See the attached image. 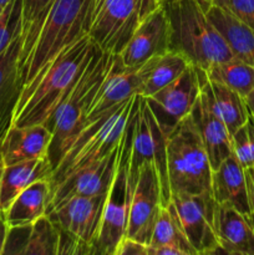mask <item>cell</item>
Returning <instances> with one entry per match:
<instances>
[{"mask_svg": "<svg viewBox=\"0 0 254 255\" xmlns=\"http://www.w3.org/2000/svg\"><path fill=\"white\" fill-rule=\"evenodd\" d=\"M97 46L84 35L67 46L30 86L24 89L14 112V126L45 124L71 91L96 52Z\"/></svg>", "mask_w": 254, "mask_h": 255, "instance_id": "1", "label": "cell"}, {"mask_svg": "<svg viewBox=\"0 0 254 255\" xmlns=\"http://www.w3.org/2000/svg\"><path fill=\"white\" fill-rule=\"evenodd\" d=\"M162 6L169 21L171 50L183 55L192 66L207 70L236 57L197 0H172Z\"/></svg>", "mask_w": 254, "mask_h": 255, "instance_id": "2", "label": "cell"}, {"mask_svg": "<svg viewBox=\"0 0 254 255\" xmlns=\"http://www.w3.org/2000/svg\"><path fill=\"white\" fill-rule=\"evenodd\" d=\"M91 1L55 0L31 50L20 64L22 90L44 74L67 46L87 34Z\"/></svg>", "mask_w": 254, "mask_h": 255, "instance_id": "3", "label": "cell"}, {"mask_svg": "<svg viewBox=\"0 0 254 255\" xmlns=\"http://www.w3.org/2000/svg\"><path fill=\"white\" fill-rule=\"evenodd\" d=\"M116 56L102 52L97 47L94 57L75 86L44 124L52 133L47 154L52 169H55L69 144L86 124L87 115L100 85L111 69Z\"/></svg>", "mask_w": 254, "mask_h": 255, "instance_id": "4", "label": "cell"}, {"mask_svg": "<svg viewBox=\"0 0 254 255\" xmlns=\"http://www.w3.org/2000/svg\"><path fill=\"white\" fill-rule=\"evenodd\" d=\"M136 96L82 127L52 171L51 191L72 173L102 161L117 148L126 131Z\"/></svg>", "mask_w": 254, "mask_h": 255, "instance_id": "5", "label": "cell"}, {"mask_svg": "<svg viewBox=\"0 0 254 255\" xmlns=\"http://www.w3.org/2000/svg\"><path fill=\"white\" fill-rule=\"evenodd\" d=\"M212 173L204 144L187 116L167 139V174L172 194L212 193Z\"/></svg>", "mask_w": 254, "mask_h": 255, "instance_id": "6", "label": "cell"}, {"mask_svg": "<svg viewBox=\"0 0 254 255\" xmlns=\"http://www.w3.org/2000/svg\"><path fill=\"white\" fill-rule=\"evenodd\" d=\"M138 100L139 95H137L122 139L116 172L107 193L99 236L94 246V255H115L120 243L126 237L129 202L133 193L128 181V147L136 120Z\"/></svg>", "mask_w": 254, "mask_h": 255, "instance_id": "7", "label": "cell"}, {"mask_svg": "<svg viewBox=\"0 0 254 255\" xmlns=\"http://www.w3.org/2000/svg\"><path fill=\"white\" fill-rule=\"evenodd\" d=\"M167 139L168 136L157 124L146 99L139 96L128 147V181L132 189H134L141 167L147 163L153 164L161 182L163 206L171 202L167 174Z\"/></svg>", "mask_w": 254, "mask_h": 255, "instance_id": "8", "label": "cell"}, {"mask_svg": "<svg viewBox=\"0 0 254 255\" xmlns=\"http://www.w3.org/2000/svg\"><path fill=\"white\" fill-rule=\"evenodd\" d=\"M139 22L137 0H92L87 35L102 52L120 55Z\"/></svg>", "mask_w": 254, "mask_h": 255, "instance_id": "9", "label": "cell"}, {"mask_svg": "<svg viewBox=\"0 0 254 255\" xmlns=\"http://www.w3.org/2000/svg\"><path fill=\"white\" fill-rule=\"evenodd\" d=\"M171 202L196 255L222 253L214 228L216 201L212 193L172 194Z\"/></svg>", "mask_w": 254, "mask_h": 255, "instance_id": "10", "label": "cell"}, {"mask_svg": "<svg viewBox=\"0 0 254 255\" xmlns=\"http://www.w3.org/2000/svg\"><path fill=\"white\" fill-rule=\"evenodd\" d=\"M199 94L198 72L191 65L178 79L144 99L161 129L169 136L191 114Z\"/></svg>", "mask_w": 254, "mask_h": 255, "instance_id": "11", "label": "cell"}, {"mask_svg": "<svg viewBox=\"0 0 254 255\" xmlns=\"http://www.w3.org/2000/svg\"><path fill=\"white\" fill-rule=\"evenodd\" d=\"M107 193L94 197H71L47 212L46 216L57 229L76 239L94 255Z\"/></svg>", "mask_w": 254, "mask_h": 255, "instance_id": "12", "label": "cell"}, {"mask_svg": "<svg viewBox=\"0 0 254 255\" xmlns=\"http://www.w3.org/2000/svg\"><path fill=\"white\" fill-rule=\"evenodd\" d=\"M163 207L161 182L156 167L147 163L138 172L128 209V221L125 238L148 246L152 231Z\"/></svg>", "mask_w": 254, "mask_h": 255, "instance_id": "13", "label": "cell"}, {"mask_svg": "<svg viewBox=\"0 0 254 255\" xmlns=\"http://www.w3.org/2000/svg\"><path fill=\"white\" fill-rule=\"evenodd\" d=\"M157 57L158 56L152 57L148 61L138 66L126 67L122 65L121 59L117 55L111 69L100 85V89L95 96L85 125L95 121L102 114L127 101L134 95H138Z\"/></svg>", "mask_w": 254, "mask_h": 255, "instance_id": "14", "label": "cell"}, {"mask_svg": "<svg viewBox=\"0 0 254 255\" xmlns=\"http://www.w3.org/2000/svg\"><path fill=\"white\" fill-rule=\"evenodd\" d=\"M171 50V30L163 6L141 20L129 41L119 55L126 67L138 66Z\"/></svg>", "mask_w": 254, "mask_h": 255, "instance_id": "15", "label": "cell"}, {"mask_svg": "<svg viewBox=\"0 0 254 255\" xmlns=\"http://www.w3.org/2000/svg\"><path fill=\"white\" fill-rule=\"evenodd\" d=\"M122 139H124V137H122ZM122 139L117 148L106 158L92 164V166L75 172L66 179H64L59 186L55 187L50 193L47 212L51 211L52 208H55L71 197H94L106 194L109 192L110 186H111L117 168V163H119Z\"/></svg>", "mask_w": 254, "mask_h": 255, "instance_id": "16", "label": "cell"}, {"mask_svg": "<svg viewBox=\"0 0 254 255\" xmlns=\"http://www.w3.org/2000/svg\"><path fill=\"white\" fill-rule=\"evenodd\" d=\"M52 133L44 124L11 126L0 141V154L4 166L22 161L46 158Z\"/></svg>", "mask_w": 254, "mask_h": 255, "instance_id": "17", "label": "cell"}, {"mask_svg": "<svg viewBox=\"0 0 254 255\" xmlns=\"http://www.w3.org/2000/svg\"><path fill=\"white\" fill-rule=\"evenodd\" d=\"M59 231L47 216L30 226L9 227L2 255H57Z\"/></svg>", "mask_w": 254, "mask_h": 255, "instance_id": "18", "label": "cell"}, {"mask_svg": "<svg viewBox=\"0 0 254 255\" xmlns=\"http://www.w3.org/2000/svg\"><path fill=\"white\" fill-rule=\"evenodd\" d=\"M214 228L222 253L254 255V219L233 207L216 203Z\"/></svg>", "mask_w": 254, "mask_h": 255, "instance_id": "19", "label": "cell"}, {"mask_svg": "<svg viewBox=\"0 0 254 255\" xmlns=\"http://www.w3.org/2000/svg\"><path fill=\"white\" fill-rule=\"evenodd\" d=\"M212 196L218 204H227L253 219L249 202L246 168L234 154L224 159L212 173Z\"/></svg>", "mask_w": 254, "mask_h": 255, "instance_id": "20", "label": "cell"}, {"mask_svg": "<svg viewBox=\"0 0 254 255\" xmlns=\"http://www.w3.org/2000/svg\"><path fill=\"white\" fill-rule=\"evenodd\" d=\"M20 34L0 55V141L12 125L14 112L22 90L20 75Z\"/></svg>", "mask_w": 254, "mask_h": 255, "instance_id": "21", "label": "cell"}, {"mask_svg": "<svg viewBox=\"0 0 254 255\" xmlns=\"http://www.w3.org/2000/svg\"><path fill=\"white\" fill-rule=\"evenodd\" d=\"M201 86V95L208 109L221 119L231 134H233L241 126H243L249 117L244 97L238 92L218 82L211 81L206 76L204 70L197 67Z\"/></svg>", "mask_w": 254, "mask_h": 255, "instance_id": "22", "label": "cell"}, {"mask_svg": "<svg viewBox=\"0 0 254 255\" xmlns=\"http://www.w3.org/2000/svg\"><path fill=\"white\" fill-rule=\"evenodd\" d=\"M188 116L201 136L212 168L216 169L224 159L233 154L231 132L224 122L208 109L201 94Z\"/></svg>", "mask_w": 254, "mask_h": 255, "instance_id": "23", "label": "cell"}, {"mask_svg": "<svg viewBox=\"0 0 254 255\" xmlns=\"http://www.w3.org/2000/svg\"><path fill=\"white\" fill-rule=\"evenodd\" d=\"M52 166L49 158H36L2 167L0 177V212H5L25 188L39 179H50Z\"/></svg>", "mask_w": 254, "mask_h": 255, "instance_id": "24", "label": "cell"}, {"mask_svg": "<svg viewBox=\"0 0 254 255\" xmlns=\"http://www.w3.org/2000/svg\"><path fill=\"white\" fill-rule=\"evenodd\" d=\"M51 193L50 179H39L25 188L4 212L9 227L30 226L46 216Z\"/></svg>", "mask_w": 254, "mask_h": 255, "instance_id": "25", "label": "cell"}, {"mask_svg": "<svg viewBox=\"0 0 254 255\" xmlns=\"http://www.w3.org/2000/svg\"><path fill=\"white\" fill-rule=\"evenodd\" d=\"M207 15L228 42L234 56L254 66V30L216 5L207 9Z\"/></svg>", "mask_w": 254, "mask_h": 255, "instance_id": "26", "label": "cell"}, {"mask_svg": "<svg viewBox=\"0 0 254 255\" xmlns=\"http://www.w3.org/2000/svg\"><path fill=\"white\" fill-rule=\"evenodd\" d=\"M148 247L159 248V247H171L182 252L183 255H196V252L189 244L181 223H179L177 211L173 203L169 202L159 211L158 218L154 223Z\"/></svg>", "mask_w": 254, "mask_h": 255, "instance_id": "27", "label": "cell"}, {"mask_svg": "<svg viewBox=\"0 0 254 255\" xmlns=\"http://www.w3.org/2000/svg\"><path fill=\"white\" fill-rule=\"evenodd\" d=\"M191 66L188 60L179 52L169 50L166 54L159 55L152 67L151 72L139 91V96L148 97L154 92L159 91L164 86L178 79L188 67Z\"/></svg>", "mask_w": 254, "mask_h": 255, "instance_id": "28", "label": "cell"}, {"mask_svg": "<svg viewBox=\"0 0 254 255\" xmlns=\"http://www.w3.org/2000/svg\"><path fill=\"white\" fill-rule=\"evenodd\" d=\"M204 72L211 81L234 90L242 97H246L254 89V66L237 57L212 65Z\"/></svg>", "mask_w": 254, "mask_h": 255, "instance_id": "29", "label": "cell"}, {"mask_svg": "<svg viewBox=\"0 0 254 255\" xmlns=\"http://www.w3.org/2000/svg\"><path fill=\"white\" fill-rule=\"evenodd\" d=\"M55 0H21V51L19 66L31 50L37 32L41 29Z\"/></svg>", "mask_w": 254, "mask_h": 255, "instance_id": "30", "label": "cell"}, {"mask_svg": "<svg viewBox=\"0 0 254 255\" xmlns=\"http://www.w3.org/2000/svg\"><path fill=\"white\" fill-rule=\"evenodd\" d=\"M232 148L244 168L254 167V116L249 115L246 124L232 134Z\"/></svg>", "mask_w": 254, "mask_h": 255, "instance_id": "31", "label": "cell"}, {"mask_svg": "<svg viewBox=\"0 0 254 255\" xmlns=\"http://www.w3.org/2000/svg\"><path fill=\"white\" fill-rule=\"evenodd\" d=\"M21 30V0H12L0 16V55L7 49Z\"/></svg>", "mask_w": 254, "mask_h": 255, "instance_id": "32", "label": "cell"}, {"mask_svg": "<svg viewBox=\"0 0 254 255\" xmlns=\"http://www.w3.org/2000/svg\"><path fill=\"white\" fill-rule=\"evenodd\" d=\"M212 5L221 7L254 30V0H213Z\"/></svg>", "mask_w": 254, "mask_h": 255, "instance_id": "33", "label": "cell"}, {"mask_svg": "<svg viewBox=\"0 0 254 255\" xmlns=\"http://www.w3.org/2000/svg\"><path fill=\"white\" fill-rule=\"evenodd\" d=\"M115 255H147V244L139 243L133 239L125 238L120 243Z\"/></svg>", "mask_w": 254, "mask_h": 255, "instance_id": "34", "label": "cell"}, {"mask_svg": "<svg viewBox=\"0 0 254 255\" xmlns=\"http://www.w3.org/2000/svg\"><path fill=\"white\" fill-rule=\"evenodd\" d=\"M138 2L139 19H144L148 14L162 6L161 0H137Z\"/></svg>", "mask_w": 254, "mask_h": 255, "instance_id": "35", "label": "cell"}, {"mask_svg": "<svg viewBox=\"0 0 254 255\" xmlns=\"http://www.w3.org/2000/svg\"><path fill=\"white\" fill-rule=\"evenodd\" d=\"M247 174V184H248V193H249V202H251L252 213H253L254 219V167L246 168Z\"/></svg>", "mask_w": 254, "mask_h": 255, "instance_id": "36", "label": "cell"}, {"mask_svg": "<svg viewBox=\"0 0 254 255\" xmlns=\"http://www.w3.org/2000/svg\"><path fill=\"white\" fill-rule=\"evenodd\" d=\"M7 231H9V226L5 219V214L4 212H0V255H2V251H4Z\"/></svg>", "mask_w": 254, "mask_h": 255, "instance_id": "37", "label": "cell"}, {"mask_svg": "<svg viewBox=\"0 0 254 255\" xmlns=\"http://www.w3.org/2000/svg\"><path fill=\"white\" fill-rule=\"evenodd\" d=\"M244 101H246L247 109H248L249 114H251L252 116H254V89L244 97Z\"/></svg>", "mask_w": 254, "mask_h": 255, "instance_id": "38", "label": "cell"}, {"mask_svg": "<svg viewBox=\"0 0 254 255\" xmlns=\"http://www.w3.org/2000/svg\"><path fill=\"white\" fill-rule=\"evenodd\" d=\"M197 1L199 2V4L202 5V6L204 7V9H208L209 6H211L212 5V2H213V0H197Z\"/></svg>", "mask_w": 254, "mask_h": 255, "instance_id": "39", "label": "cell"}, {"mask_svg": "<svg viewBox=\"0 0 254 255\" xmlns=\"http://www.w3.org/2000/svg\"><path fill=\"white\" fill-rule=\"evenodd\" d=\"M10 1H12V0H0V6L5 7Z\"/></svg>", "mask_w": 254, "mask_h": 255, "instance_id": "40", "label": "cell"}, {"mask_svg": "<svg viewBox=\"0 0 254 255\" xmlns=\"http://www.w3.org/2000/svg\"><path fill=\"white\" fill-rule=\"evenodd\" d=\"M168 1H172V0H161V4H164V2H168Z\"/></svg>", "mask_w": 254, "mask_h": 255, "instance_id": "41", "label": "cell"}, {"mask_svg": "<svg viewBox=\"0 0 254 255\" xmlns=\"http://www.w3.org/2000/svg\"><path fill=\"white\" fill-rule=\"evenodd\" d=\"M4 9H5V7L0 6V16H1V14H2V11H4Z\"/></svg>", "mask_w": 254, "mask_h": 255, "instance_id": "42", "label": "cell"}]
</instances>
